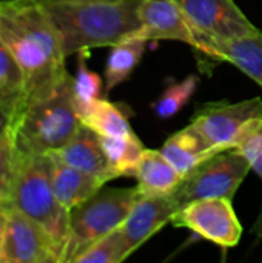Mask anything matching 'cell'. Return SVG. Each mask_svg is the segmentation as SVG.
<instances>
[{
  "mask_svg": "<svg viewBox=\"0 0 262 263\" xmlns=\"http://www.w3.org/2000/svg\"><path fill=\"white\" fill-rule=\"evenodd\" d=\"M0 40L23 74L25 102L53 92L69 76L60 35L42 3L0 0Z\"/></svg>",
  "mask_w": 262,
  "mask_h": 263,
  "instance_id": "cell-1",
  "label": "cell"
},
{
  "mask_svg": "<svg viewBox=\"0 0 262 263\" xmlns=\"http://www.w3.org/2000/svg\"><path fill=\"white\" fill-rule=\"evenodd\" d=\"M141 0L48 2L51 17L66 57L99 46H113L141 26Z\"/></svg>",
  "mask_w": 262,
  "mask_h": 263,
  "instance_id": "cell-2",
  "label": "cell"
},
{
  "mask_svg": "<svg viewBox=\"0 0 262 263\" xmlns=\"http://www.w3.org/2000/svg\"><path fill=\"white\" fill-rule=\"evenodd\" d=\"M82 126L73 96V76L53 92L31 99L12 117L9 129L20 156L46 154L66 145Z\"/></svg>",
  "mask_w": 262,
  "mask_h": 263,
  "instance_id": "cell-3",
  "label": "cell"
},
{
  "mask_svg": "<svg viewBox=\"0 0 262 263\" xmlns=\"http://www.w3.org/2000/svg\"><path fill=\"white\" fill-rule=\"evenodd\" d=\"M11 205L49 236L59 253L60 263H65L69 240V211L54 194L45 154L20 156Z\"/></svg>",
  "mask_w": 262,
  "mask_h": 263,
  "instance_id": "cell-4",
  "label": "cell"
},
{
  "mask_svg": "<svg viewBox=\"0 0 262 263\" xmlns=\"http://www.w3.org/2000/svg\"><path fill=\"white\" fill-rule=\"evenodd\" d=\"M139 188H102L69 211V240L65 263H74L94 242L122 227Z\"/></svg>",
  "mask_w": 262,
  "mask_h": 263,
  "instance_id": "cell-5",
  "label": "cell"
},
{
  "mask_svg": "<svg viewBox=\"0 0 262 263\" xmlns=\"http://www.w3.org/2000/svg\"><path fill=\"white\" fill-rule=\"evenodd\" d=\"M250 170V163L236 148L216 153L184 176L171 193L178 211L196 200H232Z\"/></svg>",
  "mask_w": 262,
  "mask_h": 263,
  "instance_id": "cell-6",
  "label": "cell"
},
{
  "mask_svg": "<svg viewBox=\"0 0 262 263\" xmlns=\"http://www.w3.org/2000/svg\"><path fill=\"white\" fill-rule=\"evenodd\" d=\"M256 117H262L261 97L236 103H207L196 111L191 125L202 134L212 148L224 151L235 148L246 126Z\"/></svg>",
  "mask_w": 262,
  "mask_h": 263,
  "instance_id": "cell-7",
  "label": "cell"
},
{
  "mask_svg": "<svg viewBox=\"0 0 262 263\" xmlns=\"http://www.w3.org/2000/svg\"><path fill=\"white\" fill-rule=\"evenodd\" d=\"M171 223L222 248L236 247L242 237V227L230 199L191 202L176 213Z\"/></svg>",
  "mask_w": 262,
  "mask_h": 263,
  "instance_id": "cell-8",
  "label": "cell"
},
{
  "mask_svg": "<svg viewBox=\"0 0 262 263\" xmlns=\"http://www.w3.org/2000/svg\"><path fill=\"white\" fill-rule=\"evenodd\" d=\"M178 3L198 37L196 51L204 39L232 40L258 31L235 0H178Z\"/></svg>",
  "mask_w": 262,
  "mask_h": 263,
  "instance_id": "cell-9",
  "label": "cell"
},
{
  "mask_svg": "<svg viewBox=\"0 0 262 263\" xmlns=\"http://www.w3.org/2000/svg\"><path fill=\"white\" fill-rule=\"evenodd\" d=\"M3 263H60L49 236L12 205L6 214Z\"/></svg>",
  "mask_w": 262,
  "mask_h": 263,
  "instance_id": "cell-10",
  "label": "cell"
},
{
  "mask_svg": "<svg viewBox=\"0 0 262 263\" xmlns=\"http://www.w3.org/2000/svg\"><path fill=\"white\" fill-rule=\"evenodd\" d=\"M139 29L128 39H142L147 42L176 40L198 48V37L178 0H141L139 2Z\"/></svg>",
  "mask_w": 262,
  "mask_h": 263,
  "instance_id": "cell-11",
  "label": "cell"
},
{
  "mask_svg": "<svg viewBox=\"0 0 262 263\" xmlns=\"http://www.w3.org/2000/svg\"><path fill=\"white\" fill-rule=\"evenodd\" d=\"M178 206L171 194H139L128 217L122 223L127 257L173 220Z\"/></svg>",
  "mask_w": 262,
  "mask_h": 263,
  "instance_id": "cell-12",
  "label": "cell"
},
{
  "mask_svg": "<svg viewBox=\"0 0 262 263\" xmlns=\"http://www.w3.org/2000/svg\"><path fill=\"white\" fill-rule=\"evenodd\" d=\"M198 52L235 65L262 88V31L259 29L255 34L232 40L204 39Z\"/></svg>",
  "mask_w": 262,
  "mask_h": 263,
  "instance_id": "cell-13",
  "label": "cell"
},
{
  "mask_svg": "<svg viewBox=\"0 0 262 263\" xmlns=\"http://www.w3.org/2000/svg\"><path fill=\"white\" fill-rule=\"evenodd\" d=\"M51 154L63 163L91 176L100 177L105 182L117 179L103 153L100 137L93 129L83 125L66 145L56 151H51Z\"/></svg>",
  "mask_w": 262,
  "mask_h": 263,
  "instance_id": "cell-14",
  "label": "cell"
},
{
  "mask_svg": "<svg viewBox=\"0 0 262 263\" xmlns=\"http://www.w3.org/2000/svg\"><path fill=\"white\" fill-rule=\"evenodd\" d=\"M45 156L48 159L49 179L54 194L68 211L88 200L107 183L100 177L91 176L63 163L51 153H46Z\"/></svg>",
  "mask_w": 262,
  "mask_h": 263,
  "instance_id": "cell-15",
  "label": "cell"
},
{
  "mask_svg": "<svg viewBox=\"0 0 262 263\" xmlns=\"http://www.w3.org/2000/svg\"><path fill=\"white\" fill-rule=\"evenodd\" d=\"M161 151L182 177L208 157L221 153V149L212 148L191 123L170 136Z\"/></svg>",
  "mask_w": 262,
  "mask_h": 263,
  "instance_id": "cell-16",
  "label": "cell"
},
{
  "mask_svg": "<svg viewBox=\"0 0 262 263\" xmlns=\"http://www.w3.org/2000/svg\"><path fill=\"white\" fill-rule=\"evenodd\" d=\"M134 179L142 194H171L181 183L182 176L167 160L162 151L145 148Z\"/></svg>",
  "mask_w": 262,
  "mask_h": 263,
  "instance_id": "cell-17",
  "label": "cell"
},
{
  "mask_svg": "<svg viewBox=\"0 0 262 263\" xmlns=\"http://www.w3.org/2000/svg\"><path fill=\"white\" fill-rule=\"evenodd\" d=\"M80 123L93 129L100 137H117L130 134V116L125 106L120 103H113L103 97L91 103L80 116Z\"/></svg>",
  "mask_w": 262,
  "mask_h": 263,
  "instance_id": "cell-18",
  "label": "cell"
},
{
  "mask_svg": "<svg viewBox=\"0 0 262 263\" xmlns=\"http://www.w3.org/2000/svg\"><path fill=\"white\" fill-rule=\"evenodd\" d=\"M148 42L142 39H125L111 46L105 63V92L124 83L141 63Z\"/></svg>",
  "mask_w": 262,
  "mask_h": 263,
  "instance_id": "cell-19",
  "label": "cell"
},
{
  "mask_svg": "<svg viewBox=\"0 0 262 263\" xmlns=\"http://www.w3.org/2000/svg\"><path fill=\"white\" fill-rule=\"evenodd\" d=\"M100 143L116 177L136 176V170L142 159L145 146L133 131L130 134L117 137H100Z\"/></svg>",
  "mask_w": 262,
  "mask_h": 263,
  "instance_id": "cell-20",
  "label": "cell"
},
{
  "mask_svg": "<svg viewBox=\"0 0 262 263\" xmlns=\"http://www.w3.org/2000/svg\"><path fill=\"white\" fill-rule=\"evenodd\" d=\"M25 100L26 88L23 74L12 54L0 40V105L14 117L23 106Z\"/></svg>",
  "mask_w": 262,
  "mask_h": 263,
  "instance_id": "cell-21",
  "label": "cell"
},
{
  "mask_svg": "<svg viewBox=\"0 0 262 263\" xmlns=\"http://www.w3.org/2000/svg\"><path fill=\"white\" fill-rule=\"evenodd\" d=\"M88 51L77 52V71L73 77V96L77 109V116H80L91 103L102 97L103 79L91 71L86 65Z\"/></svg>",
  "mask_w": 262,
  "mask_h": 263,
  "instance_id": "cell-22",
  "label": "cell"
},
{
  "mask_svg": "<svg viewBox=\"0 0 262 263\" xmlns=\"http://www.w3.org/2000/svg\"><path fill=\"white\" fill-rule=\"evenodd\" d=\"M198 85L199 77L195 74L187 76L181 82H171L153 103L154 114L162 120L171 119L179 114L184 106L191 100L193 94L198 89Z\"/></svg>",
  "mask_w": 262,
  "mask_h": 263,
  "instance_id": "cell-23",
  "label": "cell"
},
{
  "mask_svg": "<svg viewBox=\"0 0 262 263\" xmlns=\"http://www.w3.org/2000/svg\"><path fill=\"white\" fill-rule=\"evenodd\" d=\"M127 259L125 240L122 228L111 231L97 242H94L74 263H120Z\"/></svg>",
  "mask_w": 262,
  "mask_h": 263,
  "instance_id": "cell-24",
  "label": "cell"
},
{
  "mask_svg": "<svg viewBox=\"0 0 262 263\" xmlns=\"http://www.w3.org/2000/svg\"><path fill=\"white\" fill-rule=\"evenodd\" d=\"M19 153L12 140L11 129L8 128L6 133L0 139V206L11 205L12 186L19 168Z\"/></svg>",
  "mask_w": 262,
  "mask_h": 263,
  "instance_id": "cell-25",
  "label": "cell"
},
{
  "mask_svg": "<svg viewBox=\"0 0 262 263\" xmlns=\"http://www.w3.org/2000/svg\"><path fill=\"white\" fill-rule=\"evenodd\" d=\"M235 148L247 159L252 170L262 180V117L253 119L246 126Z\"/></svg>",
  "mask_w": 262,
  "mask_h": 263,
  "instance_id": "cell-26",
  "label": "cell"
},
{
  "mask_svg": "<svg viewBox=\"0 0 262 263\" xmlns=\"http://www.w3.org/2000/svg\"><path fill=\"white\" fill-rule=\"evenodd\" d=\"M6 214H8V206H0V263H3L5 233H6Z\"/></svg>",
  "mask_w": 262,
  "mask_h": 263,
  "instance_id": "cell-27",
  "label": "cell"
},
{
  "mask_svg": "<svg viewBox=\"0 0 262 263\" xmlns=\"http://www.w3.org/2000/svg\"><path fill=\"white\" fill-rule=\"evenodd\" d=\"M11 120H12V114L0 105V139L6 133V129L9 128Z\"/></svg>",
  "mask_w": 262,
  "mask_h": 263,
  "instance_id": "cell-28",
  "label": "cell"
},
{
  "mask_svg": "<svg viewBox=\"0 0 262 263\" xmlns=\"http://www.w3.org/2000/svg\"><path fill=\"white\" fill-rule=\"evenodd\" d=\"M253 233H255L259 239H262V208H261V211H259V216H258L256 222H255Z\"/></svg>",
  "mask_w": 262,
  "mask_h": 263,
  "instance_id": "cell-29",
  "label": "cell"
},
{
  "mask_svg": "<svg viewBox=\"0 0 262 263\" xmlns=\"http://www.w3.org/2000/svg\"><path fill=\"white\" fill-rule=\"evenodd\" d=\"M39 3H48V2H99V0H34Z\"/></svg>",
  "mask_w": 262,
  "mask_h": 263,
  "instance_id": "cell-30",
  "label": "cell"
}]
</instances>
